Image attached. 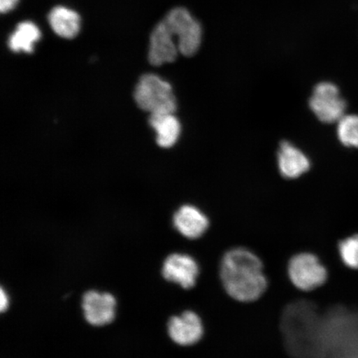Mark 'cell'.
I'll use <instances>...</instances> for the list:
<instances>
[{"label":"cell","mask_w":358,"mask_h":358,"mask_svg":"<svg viewBox=\"0 0 358 358\" xmlns=\"http://www.w3.org/2000/svg\"><path fill=\"white\" fill-rule=\"evenodd\" d=\"M221 278L228 294L241 302L256 301L267 285L261 259L243 248L231 250L224 256Z\"/></svg>","instance_id":"1"},{"label":"cell","mask_w":358,"mask_h":358,"mask_svg":"<svg viewBox=\"0 0 358 358\" xmlns=\"http://www.w3.org/2000/svg\"><path fill=\"white\" fill-rule=\"evenodd\" d=\"M134 96L137 106L150 114L174 113L177 108L171 85L154 74L142 76Z\"/></svg>","instance_id":"2"},{"label":"cell","mask_w":358,"mask_h":358,"mask_svg":"<svg viewBox=\"0 0 358 358\" xmlns=\"http://www.w3.org/2000/svg\"><path fill=\"white\" fill-rule=\"evenodd\" d=\"M163 22L176 38L181 55L192 57L199 51L201 42V28L199 22L186 8H173Z\"/></svg>","instance_id":"3"},{"label":"cell","mask_w":358,"mask_h":358,"mask_svg":"<svg viewBox=\"0 0 358 358\" xmlns=\"http://www.w3.org/2000/svg\"><path fill=\"white\" fill-rule=\"evenodd\" d=\"M310 109L320 122L326 124L338 123L346 111V102L339 89L331 83L317 84L310 100Z\"/></svg>","instance_id":"4"},{"label":"cell","mask_w":358,"mask_h":358,"mask_svg":"<svg viewBox=\"0 0 358 358\" xmlns=\"http://www.w3.org/2000/svg\"><path fill=\"white\" fill-rule=\"evenodd\" d=\"M289 275L298 289L308 291L324 284L328 272L315 255L301 253L290 259Z\"/></svg>","instance_id":"5"},{"label":"cell","mask_w":358,"mask_h":358,"mask_svg":"<svg viewBox=\"0 0 358 358\" xmlns=\"http://www.w3.org/2000/svg\"><path fill=\"white\" fill-rule=\"evenodd\" d=\"M115 299L111 294L90 290L83 297L85 319L93 326H104L115 319Z\"/></svg>","instance_id":"6"},{"label":"cell","mask_w":358,"mask_h":358,"mask_svg":"<svg viewBox=\"0 0 358 358\" xmlns=\"http://www.w3.org/2000/svg\"><path fill=\"white\" fill-rule=\"evenodd\" d=\"M199 274L195 259L187 255L174 253L164 262L162 275L165 280L187 289L194 287Z\"/></svg>","instance_id":"7"},{"label":"cell","mask_w":358,"mask_h":358,"mask_svg":"<svg viewBox=\"0 0 358 358\" xmlns=\"http://www.w3.org/2000/svg\"><path fill=\"white\" fill-rule=\"evenodd\" d=\"M168 333L174 343L189 346L198 343L203 334V326L196 313L192 311L173 316L168 323Z\"/></svg>","instance_id":"8"},{"label":"cell","mask_w":358,"mask_h":358,"mask_svg":"<svg viewBox=\"0 0 358 358\" xmlns=\"http://www.w3.org/2000/svg\"><path fill=\"white\" fill-rule=\"evenodd\" d=\"M179 49L176 38L166 24L160 22L150 35L149 61L150 64L161 66L176 60Z\"/></svg>","instance_id":"9"},{"label":"cell","mask_w":358,"mask_h":358,"mask_svg":"<svg viewBox=\"0 0 358 358\" xmlns=\"http://www.w3.org/2000/svg\"><path fill=\"white\" fill-rule=\"evenodd\" d=\"M173 225L183 236L189 239H196L208 230L209 221L198 208L185 205L174 214Z\"/></svg>","instance_id":"10"},{"label":"cell","mask_w":358,"mask_h":358,"mask_svg":"<svg viewBox=\"0 0 358 358\" xmlns=\"http://www.w3.org/2000/svg\"><path fill=\"white\" fill-rule=\"evenodd\" d=\"M278 166L282 176L294 179L306 173L310 168V162L296 146L285 141L280 146Z\"/></svg>","instance_id":"11"},{"label":"cell","mask_w":358,"mask_h":358,"mask_svg":"<svg viewBox=\"0 0 358 358\" xmlns=\"http://www.w3.org/2000/svg\"><path fill=\"white\" fill-rule=\"evenodd\" d=\"M48 22L53 32L61 38L71 39L80 29L78 13L64 6H56L49 13Z\"/></svg>","instance_id":"12"},{"label":"cell","mask_w":358,"mask_h":358,"mask_svg":"<svg viewBox=\"0 0 358 358\" xmlns=\"http://www.w3.org/2000/svg\"><path fill=\"white\" fill-rule=\"evenodd\" d=\"M149 122L155 129L157 143L160 147L170 148L176 144L180 136L181 125L173 113L150 114Z\"/></svg>","instance_id":"13"},{"label":"cell","mask_w":358,"mask_h":358,"mask_svg":"<svg viewBox=\"0 0 358 358\" xmlns=\"http://www.w3.org/2000/svg\"><path fill=\"white\" fill-rule=\"evenodd\" d=\"M42 33L38 27L31 21H24L17 24L15 32L8 38V48L13 52L32 53L34 45L41 38Z\"/></svg>","instance_id":"14"},{"label":"cell","mask_w":358,"mask_h":358,"mask_svg":"<svg viewBox=\"0 0 358 358\" xmlns=\"http://www.w3.org/2000/svg\"><path fill=\"white\" fill-rule=\"evenodd\" d=\"M337 134L344 146L358 149V115H344L338 122Z\"/></svg>","instance_id":"15"},{"label":"cell","mask_w":358,"mask_h":358,"mask_svg":"<svg viewBox=\"0 0 358 358\" xmlns=\"http://www.w3.org/2000/svg\"><path fill=\"white\" fill-rule=\"evenodd\" d=\"M340 257L347 266L358 270V235H353L340 241Z\"/></svg>","instance_id":"16"},{"label":"cell","mask_w":358,"mask_h":358,"mask_svg":"<svg viewBox=\"0 0 358 358\" xmlns=\"http://www.w3.org/2000/svg\"><path fill=\"white\" fill-rule=\"evenodd\" d=\"M20 0H0V10L3 13L10 12L17 6Z\"/></svg>","instance_id":"17"},{"label":"cell","mask_w":358,"mask_h":358,"mask_svg":"<svg viewBox=\"0 0 358 358\" xmlns=\"http://www.w3.org/2000/svg\"><path fill=\"white\" fill-rule=\"evenodd\" d=\"M8 306V299L4 290L1 289L0 291V310L1 312H4L7 310Z\"/></svg>","instance_id":"18"}]
</instances>
